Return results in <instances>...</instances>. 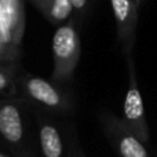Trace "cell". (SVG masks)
<instances>
[{"instance_id": "6da1fadb", "label": "cell", "mask_w": 157, "mask_h": 157, "mask_svg": "<svg viewBox=\"0 0 157 157\" xmlns=\"http://www.w3.org/2000/svg\"><path fill=\"white\" fill-rule=\"evenodd\" d=\"M80 36L76 22L71 17L69 21L58 26L52 37V58H54V68L51 75L52 83L62 86L72 80L75 69L80 61Z\"/></svg>"}, {"instance_id": "7a4b0ae2", "label": "cell", "mask_w": 157, "mask_h": 157, "mask_svg": "<svg viewBox=\"0 0 157 157\" xmlns=\"http://www.w3.org/2000/svg\"><path fill=\"white\" fill-rule=\"evenodd\" d=\"M77 141L73 123L44 112L37 114V144L41 157H71Z\"/></svg>"}, {"instance_id": "3957f363", "label": "cell", "mask_w": 157, "mask_h": 157, "mask_svg": "<svg viewBox=\"0 0 157 157\" xmlns=\"http://www.w3.org/2000/svg\"><path fill=\"white\" fill-rule=\"evenodd\" d=\"M24 88L28 98L32 99L44 113L58 117H65L73 113L76 106L75 97L63 86L37 76H29L25 80Z\"/></svg>"}, {"instance_id": "277c9868", "label": "cell", "mask_w": 157, "mask_h": 157, "mask_svg": "<svg viewBox=\"0 0 157 157\" xmlns=\"http://www.w3.org/2000/svg\"><path fill=\"white\" fill-rule=\"evenodd\" d=\"M124 57L128 75V88L125 92L124 105H123L121 121L135 134V136L142 144L147 145L150 141V132L146 121V114H145L144 101H142V95L139 91L138 78H136L134 55L132 52H128V54H124Z\"/></svg>"}, {"instance_id": "5b68a950", "label": "cell", "mask_w": 157, "mask_h": 157, "mask_svg": "<svg viewBox=\"0 0 157 157\" xmlns=\"http://www.w3.org/2000/svg\"><path fill=\"white\" fill-rule=\"evenodd\" d=\"M99 120L103 134L119 157H150L146 145L136 138L120 117L110 112H102Z\"/></svg>"}, {"instance_id": "8992f818", "label": "cell", "mask_w": 157, "mask_h": 157, "mask_svg": "<svg viewBox=\"0 0 157 157\" xmlns=\"http://www.w3.org/2000/svg\"><path fill=\"white\" fill-rule=\"evenodd\" d=\"M112 11L116 21L117 43L124 54L132 52L138 25L139 4L134 0H110Z\"/></svg>"}, {"instance_id": "52a82bcc", "label": "cell", "mask_w": 157, "mask_h": 157, "mask_svg": "<svg viewBox=\"0 0 157 157\" xmlns=\"http://www.w3.org/2000/svg\"><path fill=\"white\" fill-rule=\"evenodd\" d=\"M0 135L11 146L25 149L26 125L22 110L17 103L8 102L0 106Z\"/></svg>"}, {"instance_id": "ba28073f", "label": "cell", "mask_w": 157, "mask_h": 157, "mask_svg": "<svg viewBox=\"0 0 157 157\" xmlns=\"http://www.w3.org/2000/svg\"><path fill=\"white\" fill-rule=\"evenodd\" d=\"M19 0H0V40L8 43L11 33L19 22Z\"/></svg>"}, {"instance_id": "9c48e42d", "label": "cell", "mask_w": 157, "mask_h": 157, "mask_svg": "<svg viewBox=\"0 0 157 157\" xmlns=\"http://www.w3.org/2000/svg\"><path fill=\"white\" fill-rule=\"evenodd\" d=\"M33 3L51 24L62 25L72 17L69 0H33Z\"/></svg>"}, {"instance_id": "30bf717a", "label": "cell", "mask_w": 157, "mask_h": 157, "mask_svg": "<svg viewBox=\"0 0 157 157\" xmlns=\"http://www.w3.org/2000/svg\"><path fill=\"white\" fill-rule=\"evenodd\" d=\"M69 4L72 8V18L76 25L83 24L88 11V0H69Z\"/></svg>"}, {"instance_id": "8fae6325", "label": "cell", "mask_w": 157, "mask_h": 157, "mask_svg": "<svg viewBox=\"0 0 157 157\" xmlns=\"http://www.w3.org/2000/svg\"><path fill=\"white\" fill-rule=\"evenodd\" d=\"M71 157H86V153H84V150L81 149L80 144H78V141L75 144L73 149H72V153H71Z\"/></svg>"}, {"instance_id": "7c38bea8", "label": "cell", "mask_w": 157, "mask_h": 157, "mask_svg": "<svg viewBox=\"0 0 157 157\" xmlns=\"http://www.w3.org/2000/svg\"><path fill=\"white\" fill-rule=\"evenodd\" d=\"M8 87V78L6 77V75H3L0 72V90H4Z\"/></svg>"}, {"instance_id": "4fadbf2b", "label": "cell", "mask_w": 157, "mask_h": 157, "mask_svg": "<svg viewBox=\"0 0 157 157\" xmlns=\"http://www.w3.org/2000/svg\"><path fill=\"white\" fill-rule=\"evenodd\" d=\"M134 2H135L136 4H141V2H142V0H134Z\"/></svg>"}, {"instance_id": "5bb4252c", "label": "cell", "mask_w": 157, "mask_h": 157, "mask_svg": "<svg viewBox=\"0 0 157 157\" xmlns=\"http://www.w3.org/2000/svg\"><path fill=\"white\" fill-rule=\"evenodd\" d=\"M0 157H6V156H3V155H0Z\"/></svg>"}]
</instances>
